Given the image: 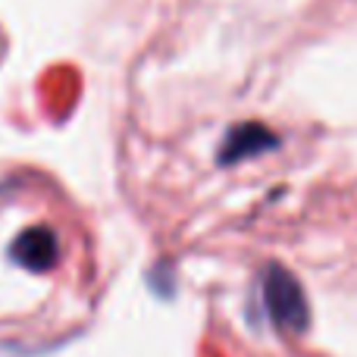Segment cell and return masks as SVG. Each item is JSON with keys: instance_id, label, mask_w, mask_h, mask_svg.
Listing matches in <instances>:
<instances>
[{"instance_id": "cell-1", "label": "cell", "mask_w": 357, "mask_h": 357, "mask_svg": "<svg viewBox=\"0 0 357 357\" xmlns=\"http://www.w3.org/2000/svg\"><path fill=\"white\" fill-rule=\"evenodd\" d=\"M260 295H264L266 317H270L282 333L301 335L304 329H307V323H310L307 298H304L301 282H298L285 266H279V264L266 266L264 279H260Z\"/></svg>"}, {"instance_id": "cell-2", "label": "cell", "mask_w": 357, "mask_h": 357, "mask_svg": "<svg viewBox=\"0 0 357 357\" xmlns=\"http://www.w3.org/2000/svg\"><path fill=\"white\" fill-rule=\"evenodd\" d=\"M10 260L29 273H47L60 260V238L47 226L22 229L10 245Z\"/></svg>"}, {"instance_id": "cell-3", "label": "cell", "mask_w": 357, "mask_h": 357, "mask_svg": "<svg viewBox=\"0 0 357 357\" xmlns=\"http://www.w3.org/2000/svg\"><path fill=\"white\" fill-rule=\"evenodd\" d=\"M276 148H279L276 132H270L264 123H238L226 132L216 160H220L222 167H232V163H241V160H248V157L266 154V151H276Z\"/></svg>"}]
</instances>
